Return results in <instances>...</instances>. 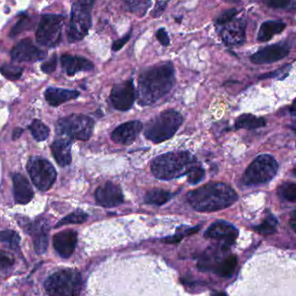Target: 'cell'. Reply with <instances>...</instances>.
<instances>
[{"mask_svg": "<svg viewBox=\"0 0 296 296\" xmlns=\"http://www.w3.org/2000/svg\"><path fill=\"white\" fill-rule=\"evenodd\" d=\"M186 199L195 211L212 212L232 206L238 200V195L233 188L224 183L210 182L188 192Z\"/></svg>", "mask_w": 296, "mask_h": 296, "instance_id": "7a4b0ae2", "label": "cell"}, {"mask_svg": "<svg viewBox=\"0 0 296 296\" xmlns=\"http://www.w3.org/2000/svg\"><path fill=\"white\" fill-rule=\"evenodd\" d=\"M23 133V130L21 128H16L13 132V140H17V139L20 137V135H22Z\"/></svg>", "mask_w": 296, "mask_h": 296, "instance_id": "bcb514c9", "label": "cell"}, {"mask_svg": "<svg viewBox=\"0 0 296 296\" xmlns=\"http://www.w3.org/2000/svg\"><path fill=\"white\" fill-rule=\"evenodd\" d=\"M14 257L10 253L0 250V270H5L14 264Z\"/></svg>", "mask_w": 296, "mask_h": 296, "instance_id": "8d00e7d4", "label": "cell"}, {"mask_svg": "<svg viewBox=\"0 0 296 296\" xmlns=\"http://www.w3.org/2000/svg\"><path fill=\"white\" fill-rule=\"evenodd\" d=\"M56 62H57V57L56 54H54L53 56L50 57V60H48L47 62H44L41 65L42 71L45 72V74L52 73L56 70Z\"/></svg>", "mask_w": 296, "mask_h": 296, "instance_id": "f35d334b", "label": "cell"}, {"mask_svg": "<svg viewBox=\"0 0 296 296\" xmlns=\"http://www.w3.org/2000/svg\"><path fill=\"white\" fill-rule=\"evenodd\" d=\"M183 238H184V236L175 235L174 237L166 238L164 242H165L166 244H177V243H179L183 239Z\"/></svg>", "mask_w": 296, "mask_h": 296, "instance_id": "ee69618b", "label": "cell"}, {"mask_svg": "<svg viewBox=\"0 0 296 296\" xmlns=\"http://www.w3.org/2000/svg\"><path fill=\"white\" fill-rule=\"evenodd\" d=\"M0 72L9 80H18L23 74V68L12 64H5L0 68Z\"/></svg>", "mask_w": 296, "mask_h": 296, "instance_id": "836d02e7", "label": "cell"}, {"mask_svg": "<svg viewBox=\"0 0 296 296\" xmlns=\"http://www.w3.org/2000/svg\"><path fill=\"white\" fill-rule=\"evenodd\" d=\"M213 296H228L225 293H216Z\"/></svg>", "mask_w": 296, "mask_h": 296, "instance_id": "c3c4849f", "label": "cell"}, {"mask_svg": "<svg viewBox=\"0 0 296 296\" xmlns=\"http://www.w3.org/2000/svg\"><path fill=\"white\" fill-rule=\"evenodd\" d=\"M156 38L164 47L169 46V44H170V39H169V34L167 32L165 28H160V29H157Z\"/></svg>", "mask_w": 296, "mask_h": 296, "instance_id": "ab89813d", "label": "cell"}, {"mask_svg": "<svg viewBox=\"0 0 296 296\" xmlns=\"http://www.w3.org/2000/svg\"><path fill=\"white\" fill-rule=\"evenodd\" d=\"M29 129L33 135V138L39 142L45 141L50 134V130L47 126H45V124L39 120H33V123L29 126Z\"/></svg>", "mask_w": 296, "mask_h": 296, "instance_id": "f1b7e54d", "label": "cell"}, {"mask_svg": "<svg viewBox=\"0 0 296 296\" xmlns=\"http://www.w3.org/2000/svg\"><path fill=\"white\" fill-rule=\"evenodd\" d=\"M236 265L237 258L234 255H231L216 266L215 273L220 277L228 278L234 274Z\"/></svg>", "mask_w": 296, "mask_h": 296, "instance_id": "4316f807", "label": "cell"}, {"mask_svg": "<svg viewBox=\"0 0 296 296\" xmlns=\"http://www.w3.org/2000/svg\"><path fill=\"white\" fill-rule=\"evenodd\" d=\"M289 223H290L291 227L293 231L295 229V224H296V217H295V211H293V214H292V217H291L290 221H289Z\"/></svg>", "mask_w": 296, "mask_h": 296, "instance_id": "f6af8a7d", "label": "cell"}, {"mask_svg": "<svg viewBox=\"0 0 296 296\" xmlns=\"http://www.w3.org/2000/svg\"><path fill=\"white\" fill-rule=\"evenodd\" d=\"M220 37L228 47H237L245 43L246 40V21L237 18L224 24L220 30Z\"/></svg>", "mask_w": 296, "mask_h": 296, "instance_id": "7c38bea8", "label": "cell"}, {"mask_svg": "<svg viewBox=\"0 0 296 296\" xmlns=\"http://www.w3.org/2000/svg\"><path fill=\"white\" fill-rule=\"evenodd\" d=\"M183 121L184 118L179 112L166 110L149 121L144 127V135L154 143L168 141L177 132Z\"/></svg>", "mask_w": 296, "mask_h": 296, "instance_id": "277c9868", "label": "cell"}, {"mask_svg": "<svg viewBox=\"0 0 296 296\" xmlns=\"http://www.w3.org/2000/svg\"><path fill=\"white\" fill-rule=\"evenodd\" d=\"M65 17L63 15H45L39 22L36 31V41L45 47H55L62 37Z\"/></svg>", "mask_w": 296, "mask_h": 296, "instance_id": "9c48e42d", "label": "cell"}, {"mask_svg": "<svg viewBox=\"0 0 296 296\" xmlns=\"http://www.w3.org/2000/svg\"><path fill=\"white\" fill-rule=\"evenodd\" d=\"M166 6H167V2H164L162 0L157 1V4L155 5L154 9L152 10V12H151V16L155 18L161 17L165 11Z\"/></svg>", "mask_w": 296, "mask_h": 296, "instance_id": "b9f144b4", "label": "cell"}, {"mask_svg": "<svg viewBox=\"0 0 296 296\" xmlns=\"http://www.w3.org/2000/svg\"><path fill=\"white\" fill-rule=\"evenodd\" d=\"M175 84V69L171 62L148 68L140 75L137 98L140 105L153 104L171 90Z\"/></svg>", "mask_w": 296, "mask_h": 296, "instance_id": "6da1fadb", "label": "cell"}, {"mask_svg": "<svg viewBox=\"0 0 296 296\" xmlns=\"http://www.w3.org/2000/svg\"><path fill=\"white\" fill-rule=\"evenodd\" d=\"M96 0H77L71 9L67 39L70 43L81 41L92 27V11Z\"/></svg>", "mask_w": 296, "mask_h": 296, "instance_id": "8992f818", "label": "cell"}, {"mask_svg": "<svg viewBox=\"0 0 296 296\" xmlns=\"http://www.w3.org/2000/svg\"><path fill=\"white\" fill-rule=\"evenodd\" d=\"M286 24L282 21L269 20L265 21L260 26L258 31L257 40L259 42H269L274 38V36L278 35L286 29Z\"/></svg>", "mask_w": 296, "mask_h": 296, "instance_id": "cb8c5ba5", "label": "cell"}, {"mask_svg": "<svg viewBox=\"0 0 296 296\" xmlns=\"http://www.w3.org/2000/svg\"><path fill=\"white\" fill-rule=\"evenodd\" d=\"M82 287V276L74 269L58 270L45 282V290L50 296H77Z\"/></svg>", "mask_w": 296, "mask_h": 296, "instance_id": "5b68a950", "label": "cell"}, {"mask_svg": "<svg viewBox=\"0 0 296 296\" xmlns=\"http://www.w3.org/2000/svg\"><path fill=\"white\" fill-rule=\"evenodd\" d=\"M12 181L16 202L20 205H26L31 202L34 196V192L26 178L20 173H15L12 176Z\"/></svg>", "mask_w": 296, "mask_h": 296, "instance_id": "d6986e66", "label": "cell"}, {"mask_svg": "<svg viewBox=\"0 0 296 296\" xmlns=\"http://www.w3.org/2000/svg\"><path fill=\"white\" fill-rule=\"evenodd\" d=\"M142 130L139 120H131L117 126L111 134V139L115 143L129 145L133 142Z\"/></svg>", "mask_w": 296, "mask_h": 296, "instance_id": "e0dca14e", "label": "cell"}, {"mask_svg": "<svg viewBox=\"0 0 296 296\" xmlns=\"http://www.w3.org/2000/svg\"><path fill=\"white\" fill-rule=\"evenodd\" d=\"M71 145L72 140L65 137H58L51 144V153L60 167H66L71 164Z\"/></svg>", "mask_w": 296, "mask_h": 296, "instance_id": "ffe728a7", "label": "cell"}, {"mask_svg": "<svg viewBox=\"0 0 296 296\" xmlns=\"http://www.w3.org/2000/svg\"><path fill=\"white\" fill-rule=\"evenodd\" d=\"M87 214L84 213L83 211H80V210H77V211L72 212L71 214L66 216V217H64L60 223L56 224L55 227H60V226L66 225V224H71V223H82L86 221L87 219Z\"/></svg>", "mask_w": 296, "mask_h": 296, "instance_id": "1f68e13d", "label": "cell"}, {"mask_svg": "<svg viewBox=\"0 0 296 296\" xmlns=\"http://www.w3.org/2000/svg\"><path fill=\"white\" fill-rule=\"evenodd\" d=\"M277 224H278V221L276 219V217L272 214H269L264 219L263 222L260 225L255 226L254 229L259 234L264 235V236L272 235L276 233L277 231Z\"/></svg>", "mask_w": 296, "mask_h": 296, "instance_id": "83f0119b", "label": "cell"}, {"mask_svg": "<svg viewBox=\"0 0 296 296\" xmlns=\"http://www.w3.org/2000/svg\"><path fill=\"white\" fill-rule=\"evenodd\" d=\"M223 1L228 4H239L241 2V0H223Z\"/></svg>", "mask_w": 296, "mask_h": 296, "instance_id": "7dc6e473", "label": "cell"}, {"mask_svg": "<svg viewBox=\"0 0 296 296\" xmlns=\"http://www.w3.org/2000/svg\"><path fill=\"white\" fill-rule=\"evenodd\" d=\"M280 196L283 200L291 203L295 202L296 200V185L294 183H285L281 185L278 191Z\"/></svg>", "mask_w": 296, "mask_h": 296, "instance_id": "d6a6232c", "label": "cell"}, {"mask_svg": "<svg viewBox=\"0 0 296 296\" xmlns=\"http://www.w3.org/2000/svg\"><path fill=\"white\" fill-rule=\"evenodd\" d=\"M290 52V45L286 43H279L262 48L250 56L255 64H269L285 58Z\"/></svg>", "mask_w": 296, "mask_h": 296, "instance_id": "4fadbf2b", "label": "cell"}, {"mask_svg": "<svg viewBox=\"0 0 296 296\" xmlns=\"http://www.w3.org/2000/svg\"><path fill=\"white\" fill-rule=\"evenodd\" d=\"M205 172L201 165L199 164L193 168L191 172L188 174V181L190 184L196 185L199 182H201L202 179H204Z\"/></svg>", "mask_w": 296, "mask_h": 296, "instance_id": "d590c367", "label": "cell"}, {"mask_svg": "<svg viewBox=\"0 0 296 296\" xmlns=\"http://www.w3.org/2000/svg\"><path fill=\"white\" fill-rule=\"evenodd\" d=\"M266 126V121L263 118L257 117L251 114H244L237 118L235 121V127L236 128L255 129Z\"/></svg>", "mask_w": 296, "mask_h": 296, "instance_id": "d4e9b609", "label": "cell"}, {"mask_svg": "<svg viewBox=\"0 0 296 296\" xmlns=\"http://www.w3.org/2000/svg\"><path fill=\"white\" fill-rule=\"evenodd\" d=\"M47 53L36 47L29 39L19 42L11 51L12 61L17 62H37L45 59Z\"/></svg>", "mask_w": 296, "mask_h": 296, "instance_id": "9a60e30c", "label": "cell"}, {"mask_svg": "<svg viewBox=\"0 0 296 296\" xmlns=\"http://www.w3.org/2000/svg\"><path fill=\"white\" fill-rule=\"evenodd\" d=\"M94 128V121L83 115H71L60 119L56 123V133L58 137L88 141Z\"/></svg>", "mask_w": 296, "mask_h": 296, "instance_id": "52a82bcc", "label": "cell"}, {"mask_svg": "<svg viewBox=\"0 0 296 296\" xmlns=\"http://www.w3.org/2000/svg\"><path fill=\"white\" fill-rule=\"evenodd\" d=\"M237 13H238V11L235 8L226 10L215 19V23H216V25H219V26L220 25H224V24H228L233 19H234Z\"/></svg>", "mask_w": 296, "mask_h": 296, "instance_id": "e575fe53", "label": "cell"}, {"mask_svg": "<svg viewBox=\"0 0 296 296\" xmlns=\"http://www.w3.org/2000/svg\"><path fill=\"white\" fill-rule=\"evenodd\" d=\"M29 232L33 236L36 253L39 255L45 253L48 248V225L45 220L29 226Z\"/></svg>", "mask_w": 296, "mask_h": 296, "instance_id": "44dd1931", "label": "cell"}, {"mask_svg": "<svg viewBox=\"0 0 296 296\" xmlns=\"http://www.w3.org/2000/svg\"><path fill=\"white\" fill-rule=\"evenodd\" d=\"M131 32H132V30L131 29L126 35L124 36L123 38H121V39H119V40H116V41L113 43V51H119V50H121L122 48L124 47L125 44H127L128 42L130 41V39H131Z\"/></svg>", "mask_w": 296, "mask_h": 296, "instance_id": "60d3db41", "label": "cell"}, {"mask_svg": "<svg viewBox=\"0 0 296 296\" xmlns=\"http://www.w3.org/2000/svg\"><path fill=\"white\" fill-rule=\"evenodd\" d=\"M288 69H290V65H286L285 67L281 68L279 69L277 71H273L271 73L265 74V75H262L260 77L261 79H266V78H272V77H278L281 74H283L284 71H288Z\"/></svg>", "mask_w": 296, "mask_h": 296, "instance_id": "7bdbcfd3", "label": "cell"}, {"mask_svg": "<svg viewBox=\"0 0 296 296\" xmlns=\"http://www.w3.org/2000/svg\"><path fill=\"white\" fill-rule=\"evenodd\" d=\"M172 199V194L163 189H153L144 196V202L153 206H163Z\"/></svg>", "mask_w": 296, "mask_h": 296, "instance_id": "484cf974", "label": "cell"}, {"mask_svg": "<svg viewBox=\"0 0 296 296\" xmlns=\"http://www.w3.org/2000/svg\"><path fill=\"white\" fill-rule=\"evenodd\" d=\"M77 242V232L68 229L54 236L53 246L61 257L69 258L74 253Z\"/></svg>", "mask_w": 296, "mask_h": 296, "instance_id": "ac0fdd59", "label": "cell"}, {"mask_svg": "<svg viewBox=\"0 0 296 296\" xmlns=\"http://www.w3.org/2000/svg\"><path fill=\"white\" fill-rule=\"evenodd\" d=\"M79 93L76 90L60 88H49L45 91V100L50 105L57 107L70 100L76 99Z\"/></svg>", "mask_w": 296, "mask_h": 296, "instance_id": "603a6c76", "label": "cell"}, {"mask_svg": "<svg viewBox=\"0 0 296 296\" xmlns=\"http://www.w3.org/2000/svg\"><path fill=\"white\" fill-rule=\"evenodd\" d=\"M197 165L196 157L189 152H173L155 158L151 169L157 179L169 180L188 175Z\"/></svg>", "mask_w": 296, "mask_h": 296, "instance_id": "3957f363", "label": "cell"}, {"mask_svg": "<svg viewBox=\"0 0 296 296\" xmlns=\"http://www.w3.org/2000/svg\"><path fill=\"white\" fill-rule=\"evenodd\" d=\"M293 0H264L267 6L276 9H283L289 6Z\"/></svg>", "mask_w": 296, "mask_h": 296, "instance_id": "74e56055", "label": "cell"}, {"mask_svg": "<svg viewBox=\"0 0 296 296\" xmlns=\"http://www.w3.org/2000/svg\"><path fill=\"white\" fill-rule=\"evenodd\" d=\"M238 229L225 221H217L212 223L205 232L204 237L223 242V247L228 248L234 244L238 237Z\"/></svg>", "mask_w": 296, "mask_h": 296, "instance_id": "5bb4252c", "label": "cell"}, {"mask_svg": "<svg viewBox=\"0 0 296 296\" xmlns=\"http://www.w3.org/2000/svg\"><path fill=\"white\" fill-rule=\"evenodd\" d=\"M27 170L33 184L40 191H48L56 181V169L45 158L32 157L27 163Z\"/></svg>", "mask_w": 296, "mask_h": 296, "instance_id": "30bf717a", "label": "cell"}, {"mask_svg": "<svg viewBox=\"0 0 296 296\" xmlns=\"http://www.w3.org/2000/svg\"><path fill=\"white\" fill-rule=\"evenodd\" d=\"M136 96L133 81L130 80L113 87L110 93V101L115 109L119 111H127L133 106Z\"/></svg>", "mask_w": 296, "mask_h": 296, "instance_id": "8fae6325", "label": "cell"}, {"mask_svg": "<svg viewBox=\"0 0 296 296\" xmlns=\"http://www.w3.org/2000/svg\"><path fill=\"white\" fill-rule=\"evenodd\" d=\"M278 164L270 154H261L253 160L244 173L243 182L246 185L266 184L276 176Z\"/></svg>", "mask_w": 296, "mask_h": 296, "instance_id": "ba28073f", "label": "cell"}, {"mask_svg": "<svg viewBox=\"0 0 296 296\" xmlns=\"http://www.w3.org/2000/svg\"><path fill=\"white\" fill-rule=\"evenodd\" d=\"M95 198L98 205L105 208L120 206L125 200L121 187L112 182H107L98 187L95 192Z\"/></svg>", "mask_w": 296, "mask_h": 296, "instance_id": "2e32d148", "label": "cell"}, {"mask_svg": "<svg viewBox=\"0 0 296 296\" xmlns=\"http://www.w3.org/2000/svg\"><path fill=\"white\" fill-rule=\"evenodd\" d=\"M34 24H35L34 18H28V17L22 18L12 28L11 32H10V37L11 38H15L17 36L19 35L20 33L33 29Z\"/></svg>", "mask_w": 296, "mask_h": 296, "instance_id": "4dcf8cb0", "label": "cell"}, {"mask_svg": "<svg viewBox=\"0 0 296 296\" xmlns=\"http://www.w3.org/2000/svg\"><path fill=\"white\" fill-rule=\"evenodd\" d=\"M0 243L8 245L12 249H19L20 238L18 233L11 229L0 232Z\"/></svg>", "mask_w": 296, "mask_h": 296, "instance_id": "f546056e", "label": "cell"}, {"mask_svg": "<svg viewBox=\"0 0 296 296\" xmlns=\"http://www.w3.org/2000/svg\"><path fill=\"white\" fill-rule=\"evenodd\" d=\"M61 63L69 76H73L80 71H92L94 68V64L88 59L68 54L61 56Z\"/></svg>", "mask_w": 296, "mask_h": 296, "instance_id": "7402d4cb", "label": "cell"}]
</instances>
